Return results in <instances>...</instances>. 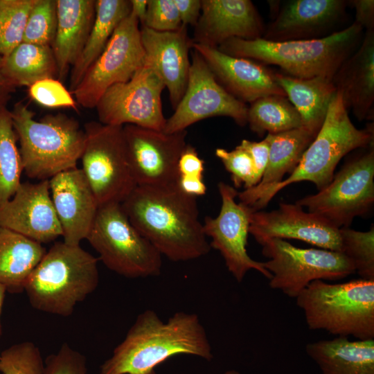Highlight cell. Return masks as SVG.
Wrapping results in <instances>:
<instances>
[{
	"label": "cell",
	"mask_w": 374,
	"mask_h": 374,
	"mask_svg": "<svg viewBox=\"0 0 374 374\" xmlns=\"http://www.w3.org/2000/svg\"><path fill=\"white\" fill-rule=\"evenodd\" d=\"M249 233L258 242L267 238L296 239L319 249L341 251L339 229L296 203L282 202L276 210L253 212Z\"/></svg>",
	"instance_id": "cell-18"
},
{
	"label": "cell",
	"mask_w": 374,
	"mask_h": 374,
	"mask_svg": "<svg viewBox=\"0 0 374 374\" xmlns=\"http://www.w3.org/2000/svg\"><path fill=\"white\" fill-rule=\"evenodd\" d=\"M130 12L129 0H96V15L92 28L79 57L71 67V93L103 52L116 27Z\"/></svg>",
	"instance_id": "cell-29"
},
{
	"label": "cell",
	"mask_w": 374,
	"mask_h": 374,
	"mask_svg": "<svg viewBox=\"0 0 374 374\" xmlns=\"http://www.w3.org/2000/svg\"><path fill=\"white\" fill-rule=\"evenodd\" d=\"M83 129L81 169L99 206L121 203L136 186L129 166L123 126L91 121Z\"/></svg>",
	"instance_id": "cell-11"
},
{
	"label": "cell",
	"mask_w": 374,
	"mask_h": 374,
	"mask_svg": "<svg viewBox=\"0 0 374 374\" xmlns=\"http://www.w3.org/2000/svg\"><path fill=\"white\" fill-rule=\"evenodd\" d=\"M258 243L268 258L264 266L271 274L269 287L291 298L296 299L312 281H335L355 273L353 262L341 252L302 249L278 238Z\"/></svg>",
	"instance_id": "cell-10"
},
{
	"label": "cell",
	"mask_w": 374,
	"mask_h": 374,
	"mask_svg": "<svg viewBox=\"0 0 374 374\" xmlns=\"http://www.w3.org/2000/svg\"><path fill=\"white\" fill-rule=\"evenodd\" d=\"M110 270L130 278L157 276L162 256L131 223L121 203L99 206L87 238Z\"/></svg>",
	"instance_id": "cell-8"
},
{
	"label": "cell",
	"mask_w": 374,
	"mask_h": 374,
	"mask_svg": "<svg viewBox=\"0 0 374 374\" xmlns=\"http://www.w3.org/2000/svg\"><path fill=\"white\" fill-rule=\"evenodd\" d=\"M17 142L10 111L3 107L0 109V206L12 198L21 184L23 166Z\"/></svg>",
	"instance_id": "cell-33"
},
{
	"label": "cell",
	"mask_w": 374,
	"mask_h": 374,
	"mask_svg": "<svg viewBox=\"0 0 374 374\" xmlns=\"http://www.w3.org/2000/svg\"><path fill=\"white\" fill-rule=\"evenodd\" d=\"M7 291L6 287L0 283V337L2 334V328H1V314L3 307V303L4 301L5 294Z\"/></svg>",
	"instance_id": "cell-49"
},
{
	"label": "cell",
	"mask_w": 374,
	"mask_h": 374,
	"mask_svg": "<svg viewBox=\"0 0 374 374\" xmlns=\"http://www.w3.org/2000/svg\"><path fill=\"white\" fill-rule=\"evenodd\" d=\"M177 168L179 176L203 178L204 161L196 149L187 144L179 157Z\"/></svg>",
	"instance_id": "cell-43"
},
{
	"label": "cell",
	"mask_w": 374,
	"mask_h": 374,
	"mask_svg": "<svg viewBox=\"0 0 374 374\" xmlns=\"http://www.w3.org/2000/svg\"><path fill=\"white\" fill-rule=\"evenodd\" d=\"M362 34L363 28L353 22L319 39L270 42L262 38L247 40L234 37L217 48L233 57L278 66L292 77L332 78L341 64L358 48Z\"/></svg>",
	"instance_id": "cell-3"
},
{
	"label": "cell",
	"mask_w": 374,
	"mask_h": 374,
	"mask_svg": "<svg viewBox=\"0 0 374 374\" xmlns=\"http://www.w3.org/2000/svg\"><path fill=\"white\" fill-rule=\"evenodd\" d=\"M247 105L226 91L217 81L203 57L194 50L186 91L163 130H183L202 120L226 116L238 125H247Z\"/></svg>",
	"instance_id": "cell-14"
},
{
	"label": "cell",
	"mask_w": 374,
	"mask_h": 374,
	"mask_svg": "<svg viewBox=\"0 0 374 374\" xmlns=\"http://www.w3.org/2000/svg\"><path fill=\"white\" fill-rule=\"evenodd\" d=\"M215 155L231 174L233 187L249 189L257 185L255 167L250 154L238 145L233 150L217 148Z\"/></svg>",
	"instance_id": "cell-38"
},
{
	"label": "cell",
	"mask_w": 374,
	"mask_h": 374,
	"mask_svg": "<svg viewBox=\"0 0 374 374\" xmlns=\"http://www.w3.org/2000/svg\"></svg>",
	"instance_id": "cell-51"
},
{
	"label": "cell",
	"mask_w": 374,
	"mask_h": 374,
	"mask_svg": "<svg viewBox=\"0 0 374 374\" xmlns=\"http://www.w3.org/2000/svg\"><path fill=\"white\" fill-rule=\"evenodd\" d=\"M57 28L51 48L59 80L79 57L92 28L96 0H56Z\"/></svg>",
	"instance_id": "cell-25"
},
{
	"label": "cell",
	"mask_w": 374,
	"mask_h": 374,
	"mask_svg": "<svg viewBox=\"0 0 374 374\" xmlns=\"http://www.w3.org/2000/svg\"><path fill=\"white\" fill-rule=\"evenodd\" d=\"M121 204L134 227L170 260H195L210 251L196 197L177 184L136 186Z\"/></svg>",
	"instance_id": "cell-1"
},
{
	"label": "cell",
	"mask_w": 374,
	"mask_h": 374,
	"mask_svg": "<svg viewBox=\"0 0 374 374\" xmlns=\"http://www.w3.org/2000/svg\"><path fill=\"white\" fill-rule=\"evenodd\" d=\"M87 373L85 356L64 343L55 353L46 358L42 374Z\"/></svg>",
	"instance_id": "cell-41"
},
{
	"label": "cell",
	"mask_w": 374,
	"mask_h": 374,
	"mask_svg": "<svg viewBox=\"0 0 374 374\" xmlns=\"http://www.w3.org/2000/svg\"><path fill=\"white\" fill-rule=\"evenodd\" d=\"M305 351L322 374H374V339L337 337L309 343Z\"/></svg>",
	"instance_id": "cell-26"
},
{
	"label": "cell",
	"mask_w": 374,
	"mask_h": 374,
	"mask_svg": "<svg viewBox=\"0 0 374 374\" xmlns=\"http://www.w3.org/2000/svg\"><path fill=\"white\" fill-rule=\"evenodd\" d=\"M238 146L247 151L252 158L258 184L263 176L268 162L269 152L268 138L266 136L263 140L258 142L243 139Z\"/></svg>",
	"instance_id": "cell-42"
},
{
	"label": "cell",
	"mask_w": 374,
	"mask_h": 374,
	"mask_svg": "<svg viewBox=\"0 0 374 374\" xmlns=\"http://www.w3.org/2000/svg\"><path fill=\"white\" fill-rule=\"evenodd\" d=\"M179 355L213 359L199 316L180 311L163 321L148 309L137 316L125 339L100 366V374H157V366Z\"/></svg>",
	"instance_id": "cell-2"
},
{
	"label": "cell",
	"mask_w": 374,
	"mask_h": 374,
	"mask_svg": "<svg viewBox=\"0 0 374 374\" xmlns=\"http://www.w3.org/2000/svg\"><path fill=\"white\" fill-rule=\"evenodd\" d=\"M261 38L270 42L319 39L335 32L346 15L348 1L291 0L278 3Z\"/></svg>",
	"instance_id": "cell-17"
},
{
	"label": "cell",
	"mask_w": 374,
	"mask_h": 374,
	"mask_svg": "<svg viewBox=\"0 0 374 374\" xmlns=\"http://www.w3.org/2000/svg\"><path fill=\"white\" fill-rule=\"evenodd\" d=\"M10 111L19 142L23 171L29 178L50 179L77 168L85 134L75 119L57 113L35 120V113L21 101Z\"/></svg>",
	"instance_id": "cell-5"
},
{
	"label": "cell",
	"mask_w": 374,
	"mask_h": 374,
	"mask_svg": "<svg viewBox=\"0 0 374 374\" xmlns=\"http://www.w3.org/2000/svg\"><path fill=\"white\" fill-rule=\"evenodd\" d=\"M15 89L5 79L0 71V109L6 107Z\"/></svg>",
	"instance_id": "cell-47"
},
{
	"label": "cell",
	"mask_w": 374,
	"mask_h": 374,
	"mask_svg": "<svg viewBox=\"0 0 374 374\" xmlns=\"http://www.w3.org/2000/svg\"><path fill=\"white\" fill-rule=\"evenodd\" d=\"M221 197V208L215 217L206 216L203 223L206 237L211 238V248L222 255L229 271L240 283L251 269L260 272L269 280L271 273L264 262L252 259L247 251L251 214L249 206L235 201L238 192L224 182L217 185Z\"/></svg>",
	"instance_id": "cell-16"
},
{
	"label": "cell",
	"mask_w": 374,
	"mask_h": 374,
	"mask_svg": "<svg viewBox=\"0 0 374 374\" xmlns=\"http://www.w3.org/2000/svg\"><path fill=\"white\" fill-rule=\"evenodd\" d=\"M139 21L132 15L116 27L105 48L71 93L78 105L96 108L112 86L129 81L145 62Z\"/></svg>",
	"instance_id": "cell-12"
},
{
	"label": "cell",
	"mask_w": 374,
	"mask_h": 374,
	"mask_svg": "<svg viewBox=\"0 0 374 374\" xmlns=\"http://www.w3.org/2000/svg\"><path fill=\"white\" fill-rule=\"evenodd\" d=\"M296 299L310 330L359 340L374 339V280L332 283L317 280Z\"/></svg>",
	"instance_id": "cell-7"
},
{
	"label": "cell",
	"mask_w": 374,
	"mask_h": 374,
	"mask_svg": "<svg viewBox=\"0 0 374 374\" xmlns=\"http://www.w3.org/2000/svg\"><path fill=\"white\" fill-rule=\"evenodd\" d=\"M177 186L184 193L195 197L204 195L206 191L202 177L179 176Z\"/></svg>",
	"instance_id": "cell-46"
},
{
	"label": "cell",
	"mask_w": 374,
	"mask_h": 374,
	"mask_svg": "<svg viewBox=\"0 0 374 374\" xmlns=\"http://www.w3.org/2000/svg\"><path fill=\"white\" fill-rule=\"evenodd\" d=\"M148 0H130V15L136 17L139 23H142L146 14Z\"/></svg>",
	"instance_id": "cell-48"
},
{
	"label": "cell",
	"mask_w": 374,
	"mask_h": 374,
	"mask_svg": "<svg viewBox=\"0 0 374 374\" xmlns=\"http://www.w3.org/2000/svg\"><path fill=\"white\" fill-rule=\"evenodd\" d=\"M163 82L145 57L143 65L127 82L109 87L96 109L99 122L105 125H133L163 131L166 119L162 110Z\"/></svg>",
	"instance_id": "cell-13"
},
{
	"label": "cell",
	"mask_w": 374,
	"mask_h": 374,
	"mask_svg": "<svg viewBox=\"0 0 374 374\" xmlns=\"http://www.w3.org/2000/svg\"><path fill=\"white\" fill-rule=\"evenodd\" d=\"M355 10V22L363 30H374V1L373 0H352L348 1Z\"/></svg>",
	"instance_id": "cell-44"
},
{
	"label": "cell",
	"mask_w": 374,
	"mask_h": 374,
	"mask_svg": "<svg viewBox=\"0 0 374 374\" xmlns=\"http://www.w3.org/2000/svg\"><path fill=\"white\" fill-rule=\"evenodd\" d=\"M269 142L268 162L260 181L254 187L245 189L258 193L274 186L290 175L298 166L301 157L315 136L303 127L278 134H267Z\"/></svg>",
	"instance_id": "cell-30"
},
{
	"label": "cell",
	"mask_w": 374,
	"mask_h": 374,
	"mask_svg": "<svg viewBox=\"0 0 374 374\" xmlns=\"http://www.w3.org/2000/svg\"><path fill=\"white\" fill-rule=\"evenodd\" d=\"M346 108L359 121L373 118L374 30H366L362 40L332 77Z\"/></svg>",
	"instance_id": "cell-24"
},
{
	"label": "cell",
	"mask_w": 374,
	"mask_h": 374,
	"mask_svg": "<svg viewBox=\"0 0 374 374\" xmlns=\"http://www.w3.org/2000/svg\"><path fill=\"white\" fill-rule=\"evenodd\" d=\"M46 252L42 244L0 226V283L10 293L23 292Z\"/></svg>",
	"instance_id": "cell-28"
},
{
	"label": "cell",
	"mask_w": 374,
	"mask_h": 374,
	"mask_svg": "<svg viewBox=\"0 0 374 374\" xmlns=\"http://www.w3.org/2000/svg\"><path fill=\"white\" fill-rule=\"evenodd\" d=\"M276 80L300 114L302 126L316 136L337 92L332 78H298L276 73Z\"/></svg>",
	"instance_id": "cell-27"
},
{
	"label": "cell",
	"mask_w": 374,
	"mask_h": 374,
	"mask_svg": "<svg viewBox=\"0 0 374 374\" xmlns=\"http://www.w3.org/2000/svg\"><path fill=\"white\" fill-rule=\"evenodd\" d=\"M296 204L338 229L350 227L355 217L366 215L374 204L373 144L347 159L328 186Z\"/></svg>",
	"instance_id": "cell-9"
},
{
	"label": "cell",
	"mask_w": 374,
	"mask_h": 374,
	"mask_svg": "<svg viewBox=\"0 0 374 374\" xmlns=\"http://www.w3.org/2000/svg\"><path fill=\"white\" fill-rule=\"evenodd\" d=\"M142 27L159 31L170 32L182 25L173 0H148Z\"/></svg>",
	"instance_id": "cell-40"
},
{
	"label": "cell",
	"mask_w": 374,
	"mask_h": 374,
	"mask_svg": "<svg viewBox=\"0 0 374 374\" xmlns=\"http://www.w3.org/2000/svg\"><path fill=\"white\" fill-rule=\"evenodd\" d=\"M0 71L15 88L57 75L51 46L21 42L9 55L0 57Z\"/></svg>",
	"instance_id": "cell-31"
},
{
	"label": "cell",
	"mask_w": 374,
	"mask_h": 374,
	"mask_svg": "<svg viewBox=\"0 0 374 374\" xmlns=\"http://www.w3.org/2000/svg\"><path fill=\"white\" fill-rule=\"evenodd\" d=\"M140 30L145 57L168 89L175 109L186 91L190 67L189 51L193 42L188 35L187 26L182 24L178 30L170 32L145 27Z\"/></svg>",
	"instance_id": "cell-23"
},
{
	"label": "cell",
	"mask_w": 374,
	"mask_h": 374,
	"mask_svg": "<svg viewBox=\"0 0 374 374\" xmlns=\"http://www.w3.org/2000/svg\"><path fill=\"white\" fill-rule=\"evenodd\" d=\"M28 95L36 103L48 108L67 107L77 110L78 104L69 90L59 80H40L28 87Z\"/></svg>",
	"instance_id": "cell-39"
},
{
	"label": "cell",
	"mask_w": 374,
	"mask_h": 374,
	"mask_svg": "<svg viewBox=\"0 0 374 374\" xmlns=\"http://www.w3.org/2000/svg\"><path fill=\"white\" fill-rule=\"evenodd\" d=\"M247 124L260 137L265 133L275 134L303 127L300 114L287 96L275 94L250 103Z\"/></svg>",
	"instance_id": "cell-32"
},
{
	"label": "cell",
	"mask_w": 374,
	"mask_h": 374,
	"mask_svg": "<svg viewBox=\"0 0 374 374\" xmlns=\"http://www.w3.org/2000/svg\"><path fill=\"white\" fill-rule=\"evenodd\" d=\"M0 226L41 244L62 236L51 197L49 179L21 182L12 198L0 206Z\"/></svg>",
	"instance_id": "cell-19"
},
{
	"label": "cell",
	"mask_w": 374,
	"mask_h": 374,
	"mask_svg": "<svg viewBox=\"0 0 374 374\" xmlns=\"http://www.w3.org/2000/svg\"><path fill=\"white\" fill-rule=\"evenodd\" d=\"M262 20L249 0H202L193 43L217 48L227 39L261 38Z\"/></svg>",
	"instance_id": "cell-22"
},
{
	"label": "cell",
	"mask_w": 374,
	"mask_h": 374,
	"mask_svg": "<svg viewBox=\"0 0 374 374\" xmlns=\"http://www.w3.org/2000/svg\"><path fill=\"white\" fill-rule=\"evenodd\" d=\"M57 22L56 0H38L29 14L23 42L51 46Z\"/></svg>",
	"instance_id": "cell-36"
},
{
	"label": "cell",
	"mask_w": 374,
	"mask_h": 374,
	"mask_svg": "<svg viewBox=\"0 0 374 374\" xmlns=\"http://www.w3.org/2000/svg\"><path fill=\"white\" fill-rule=\"evenodd\" d=\"M38 0H0V57L23 42L29 14Z\"/></svg>",
	"instance_id": "cell-34"
},
{
	"label": "cell",
	"mask_w": 374,
	"mask_h": 374,
	"mask_svg": "<svg viewBox=\"0 0 374 374\" xmlns=\"http://www.w3.org/2000/svg\"><path fill=\"white\" fill-rule=\"evenodd\" d=\"M341 251L353 264L360 278L374 280V226L367 231L339 229Z\"/></svg>",
	"instance_id": "cell-35"
},
{
	"label": "cell",
	"mask_w": 374,
	"mask_h": 374,
	"mask_svg": "<svg viewBox=\"0 0 374 374\" xmlns=\"http://www.w3.org/2000/svg\"><path fill=\"white\" fill-rule=\"evenodd\" d=\"M49 186L63 242L80 245L87 239L99 208L82 170L75 168L62 172L49 179Z\"/></svg>",
	"instance_id": "cell-20"
},
{
	"label": "cell",
	"mask_w": 374,
	"mask_h": 374,
	"mask_svg": "<svg viewBox=\"0 0 374 374\" xmlns=\"http://www.w3.org/2000/svg\"><path fill=\"white\" fill-rule=\"evenodd\" d=\"M192 48L203 57L220 85L244 103L268 95L286 96L276 80V73L265 64L196 43Z\"/></svg>",
	"instance_id": "cell-21"
},
{
	"label": "cell",
	"mask_w": 374,
	"mask_h": 374,
	"mask_svg": "<svg viewBox=\"0 0 374 374\" xmlns=\"http://www.w3.org/2000/svg\"><path fill=\"white\" fill-rule=\"evenodd\" d=\"M44 366L39 348L30 341L15 344L0 353L3 374H42Z\"/></svg>",
	"instance_id": "cell-37"
},
{
	"label": "cell",
	"mask_w": 374,
	"mask_h": 374,
	"mask_svg": "<svg viewBox=\"0 0 374 374\" xmlns=\"http://www.w3.org/2000/svg\"><path fill=\"white\" fill-rule=\"evenodd\" d=\"M98 258L80 245L55 242L28 278L24 290L35 309L70 316L99 283Z\"/></svg>",
	"instance_id": "cell-6"
},
{
	"label": "cell",
	"mask_w": 374,
	"mask_h": 374,
	"mask_svg": "<svg viewBox=\"0 0 374 374\" xmlns=\"http://www.w3.org/2000/svg\"><path fill=\"white\" fill-rule=\"evenodd\" d=\"M224 374H241V373L235 370H229L224 372Z\"/></svg>",
	"instance_id": "cell-50"
},
{
	"label": "cell",
	"mask_w": 374,
	"mask_h": 374,
	"mask_svg": "<svg viewBox=\"0 0 374 374\" xmlns=\"http://www.w3.org/2000/svg\"><path fill=\"white\" fill-rule=\"evenodd\" d=\"M173 1L177 8L181 24L195 27L201 14L202 1L173 0Z\"/></svg>",
	"instance_id": "cell-45"
},
{
	"label": "cell",
	"mask_w": 374,
	"mask_h": 374,
	"mask_svg": "<svg viewBox=\"0 0 374 374\" xmlns=\"http://www.w3.org/2000/svg\"><path fill=\"white\" fill-rule=\"evenodd\" d=\"M373 124L364 129H358L353 125L341 95L337 91L320 130L289 177L258 193L246 190L238 192V197L240 202L257 211L265 207L277 193L292 184L310 181L319 191L332 181L340 160L353 150L373 144Z\"/></svg>",
	"instance_id": "cell-4"
},
{
	"label": "cell",
	"mask_w": 374,
	"mask_h": 374,
	"mask_svg": "<svg viewBox=\"0 0 374 374\" xmlns=\"http://www.w3.org/2000/svg\"><path fill=\"white\" fill-rule=\"evenodd\" d=\"M127 159L136 186L177 184L179 157L187 131L166 133L133 125L123 126Z\"/></svg>",
	"instance_id": "cell-15"
}]
</instances>
